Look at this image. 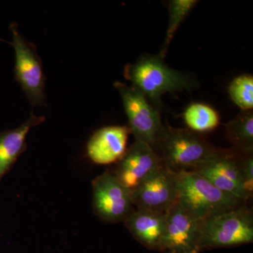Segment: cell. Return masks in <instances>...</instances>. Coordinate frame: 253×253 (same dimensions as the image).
Returning <instances> with one entry per match:
<instances>
[{"label": "cell", "instance_id": "obj_8", "mask_svg": "<svg viewBox=\"0 0 253 253\" xmlns=\"http://www.w3.org/2000/svg\"><path fill=\"white\" fill-rule=\"evenodd\" d=\"M242 153L235 150L218 151L217 154L196 172L204 176L218 189L236 198L245 204L248 199L245 192L241 171Z\"/></svg>", "mask_w": 253, "mask_h": 253}, {"label": "cell", "instance_id": "obj_18", "mask_svg": "<svg viewBox=\"0 0 253 253\" xmlns=\"http://www.w3.org/2000/svg\"><path fill=\"white\" fill-rule=\"evenodd\" d=\"M231 100L242 111H253V77L242 75L233 80L229 86Z\"/></svg>", "mask_w": 253, "mask_h": 253}, {"label": "cell", "instance_id": "obj_14", "mask_svg": "<svg viewBox=\"0 0 253 253\" xmlns=\"http://www.w3.org/2000/svg\"><path fill=\"white\" fill-rule=\"evenodd\" d=\"M44 121L45 118L43 116H36L31 113L29 118L21 126L0 132V181L11 170L20 156L26 151V137L29 131Z\"/></svg>", "mask_w": 253, "mask_h": 253}, {"label": "cell", "instance_id": "obj_5", "mask_svg": "<svg viewBox=\"0 0 253 253\" xmlns=\"http://www.w3.org/2000/svg\"><path fill=\"white\" fill-rule=\"evenodd\" d=\"M10 31L12 34V42L9 44L14 47L16 56V81L32 106H46V77L36 46L21 36L16 23H11Z\"/></svg>", "mask_w": 253, "mask_h": 253}, {"label": "cell", "instance_id": "obj_2", "mask_svg": "<svg viewBox=\"0 0 253 253\" xmlns=\"http://www.w3.org/2000/svg\"><path fill=\"white\" fill-rule=\"evenodd\" d=\"M124 76L154 106H160L161 96L166 93L190 90L194 86L188 75L169 68L161 57L151 55L126 65Z\"/></svg>", "mask_w": 253, "mask_h": 253}, {"label": "cell", "instance_id": "obj_11", "mask_svg": "<svg viewBox=\"0 0 253 253\" xmlns=\"http://www.w3.org/2000/svg\"><path fill=\"white\" fill-rule=\"evenodd\" d=\"M202 220L177 202L166 213V224L160 251L182 252L196 251L201 235Z\"/></svg>", "mask_w": 253, "mask_h": 253}, {"label": "cell", "instance_id": "obj_4", "mask_svg": "<svg viewBox=\"0 0 253 253\" xmlns=\"http://www.w3.org/2000/svg\"><path fill=\"white\" fill-rule=\"evenodd\" d=\"M253 241V209L244 204L202 220L198 250L230 247Z\"/></svg>", "mask_w": 253, "mask_h": 253}, {"label": "cell", "instance_id": "obj_12", "mask_svg": "<svg viewBox=\"0 0 253 253\" xmlns=\"http://www.w3.org/2000/svg\"><path fill=\"white\" fill-rule=\"evenodd\" d=\"M129 133L126 126H108L98 129L86 145L88 156L96 164L118 162L126 151Z\"/></svg>", "mask_w": 253, "mask_h": 253}, {"label": "cell", "instance_id": "obj_20", "mask_svg": "<svg viewBox=\"0 0 253 253\" xmlns=\"http://www.w3.org/2000/svg\"><path fill=\"white\" fill-rule=\"evenodd\" d=\"M199 251L194 250V251H182V252H167L166 253H198Z\"/></svg>", "mask_w": 253, "mask_h": 253}, {"label": "cell", "instance_id": "obj_19", "mask_svg": "<svg viewBox=\"0 0 253 253\" xmlns=\"http://www.w3.org/2000/svg\"><path fill=\"white\" fill-rule=\"evenodd\" d=\"M241 171L245 192L248 199L253 197V156L252 153L241 154Z\"/></svg>", "mask_w": 253, "mask_h": 253}, {"label": "cell", "instance_id": "obj_6", "mask_svg": "<svg viewBox=\"0 0 253 253\" xmlns=\"http://www.w3.org/2000/svg\"><path fill=\"white\" fill-rule=\"evenodd\" d=\"M114 86L122 99L130 133L136 141L146 143L156 151L165 126L158 110L134 86L120 82Z\"/></svg>", "mask_w": 253, "mask_h": 253}, {"label": "cell", "instance_id": "obj_17", "mask_svg": "<svg viewBox=\"0 0 253 253\" xmlns=\"http://www.w3.org/2000/svg\"><path fill=\"white\" fill-rule=\"evenodd\" d=\"M199 2L196 0H172L168 3L169 11V23L166 32L164 44L159 54V57L164 59L167 54L169 44L172 42L176 31L186 16L194 9L196 4Z\"/></svg>", "mask_w": 253, "mask_h": 253}, {"label": "cell", "instance_id": "obj_3", "mask_svg": "<svg viewBox=\"0 0 253 253\" xmlns=\"http://www.w3.org/2000/svg\"><path fill=\"white\" fill-rule=\"evenodd\" d=\"M176 202L201 220L245 204L196 172L176 174Z\"/></svg>", "mask_w": 253, "mask_h": 253}, {"label": "cell", "instance_id": "obj_21", "mask_svg": "<svg viewBox=\"0 0 253 253\" xmlns=\"http://www.w3.org/2000/svg\"><path fill=\"white\" fill-rule=\"evenodd\" d=\"M0 41H1V39H0Z\"/></svg>", "mask_w": 253, "mask_h": 253}, {"label": "cell", "instance_id": "obj_16", "mask_svg": "<svg viewBox=\"0 0 253 253\" xmlns=\"http://www.w3.org/2000/svg\"><path fill=\"white\" fill-rule=\"evenodd\" d=\"M183 117L190 130L196 133L212 130L219 123L217 111L209 105L202 103L190 104L184 111Z\"/></svg>", "mask_w": 253, "mask_h": 253}, {"label": "cell", "instance_id": "obj_1", "mask_svg": "<svg viewBox=\"0 0 253 253\" xmlns=\"http://www.w3.org/2000/svg\"><path fill=\"white\" fill-rule=\"evenodd\" d=\"M156 152L167 169L179 174L199 169L218 151L199 133L164 126Z\"/></svg>", "mask_w": 253, "mask_h": 253}, {"label": "cell", "instance_id": "obj_9", "mask_svg": "<svg viewBox=\"0 0 253 253\" xmlns=\"http://www.w3.org/2000/svg\"><path fill=\"white\" fill-rule=\"evenodd\" d=\"M136 209L166 213L177 201L176 174L164 166L131 191Z\"/></svg>", "mask_w": 253, "mask_h": 253}, {"label": "cell", "instance_id": "obj_7", "mask_svg": "<svg viewBox=\"0 0 253 253\" xmlns=\"http://www.w3.org/2000/svg\"><path fill=\"white\" fill-rule=\"evenodd\" d=\"M92 208L101 220L124 222L134 208L131 191L118 180L112 171H106L93 181Z\"/></svg>", "mask_w": 253, "mask_h": 253}, {"label": "cell", "instance_id": "obj_15", "mask_svg": "<svg viewBox=\"0 0 253 253\" xmlns=\"http://www.w3.org/2000/svg\"><path fill=\"white\" fill-rule=\"evenodd\" d=\"M226 136L234 150L240 153L253 151V111H241L235 118L228 123Z\"/></svg>", "mask_w": 253, "mask_h": 253}, {"label": "cell", "instance_id": "obj_13", "mask_svg": "<svg viewBox=\"0 0 253 253\" xmlns=\"http://www.w3.org/2000/svg\"><path fill=\"white\" fill-rule=\"evenodd\" d=\"M166 213L134 208L125 220V225L143 246L160 251L166 229Z\"/></svg>", "mask_w": 253, "mask_h": 253}, {"label": "cell", "instance_id": "obj_10", "mask_svg": "<svg viewBox=\"0 0 253 253\" xmlns=\"http://www.w3.org/2000/svg\"><path fill=\"white\" fill-rule=\"evenodd\" d=\"M162 166L161 157L151 146L135 140L126 149L112 172L123 186L131 191Z\"/></svg>", "mask_w": 253, "mask_h": 253}]
</instances>
